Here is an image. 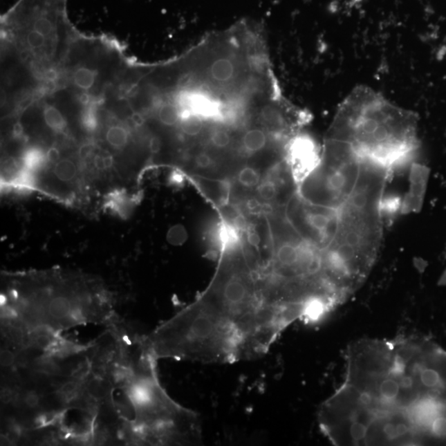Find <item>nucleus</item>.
<instances>
[{"mask_svg":"<svg viewBox=\"0 0 446 446\" xmlns=\"http://www.w3.org/2000/svg\"><path fill=\"white\" fill-rule=\"evenodd\" d=\"M61 159V153H59L58 149L56 147H50L46 153V162L53 165Z\"/></svg>","mask_w":446,"mask_h":446,"instance_id":"15","label":"nucleus"},{"mask_svg":"<svg viewBox=\"0 0 446 446\" xmlns=\"http://www.w3.org/2000/svg\"><path fill=\"white\" fill-rule=\"evenodd\" d=\"M24 127L19 122L15 123L14 127V133L16 137H19V136L23 134Z\"/></svg>","mask_w":446,"mask_h":446,"instance_id":"23","label":"nucleus"},{"mask_svg":"<svg viewBox=\"0 0 446 446\" xmlns=\"http://www.w3.org/2000/svg\"><path fill=\"white\" fill-rule=\"evenodd\" d=\"M322 151L308 135L300 133L292 140L287 151V163L292 178L299 185L320 163Z\"/></svg>","mask_w":446,"mask_h":446,"instance_id":"5","label":"nucleus"},{"mask_svg":"<svg viewBox=\"0 0 446 446\" xmlns=\"http://www.w3.org/2000/svg\"><path fill=\"white\" fill-rule=\"evenodd\" d=\"M317 418L335 445H446V352L416 335L351 343Z\"/></svg>","mask_w":446,"mask_h":446,"instance_id":"1","label":"nucleus"},{"mask_svg":"<svg viewBox=\"0 0 446 446\" xmlns=\"http://www.w3.org/2000/svg\"><path fill=\"white\" fill-rule=\"evenodd\" d=\"M266 172L261 171L256 164L246 162L238 165L229 178L231 191L237 189L242 194H254Z\"/></svg>","mask_w":446,"mask_h":446,"instance_id":"6","label":"nucleus"},{"mask_svg":"<svg viewBox=\"0 0 446 446\" xmlns=\"http://www.w3.org/2000/svg\"><path fill=\"white\" fill-rule=\"evenodd\" d=\"M266 82H265L264 83H266ZM264 83H262V84H264ZM261 84H260V86H261ZM258 86H257V87H258ZM256 88H257V87H256ZM250 91H252V89H250ZM249 91H248V92H249ZM246 93H248V92H246ZM244 95H245V93H244ZM243 95H242V96H243Z\"/></svg>","mask_w":446,"mask_h":446,"instance_id":"26","label":"nucleus"},{"mask_svg":"<svg viewBox=\"0 0 446 446\" xmlns=\"http://www.w3.org/2000/svg\"><path fill=\"white\" fill-rule=\"evenodd\" d=\"M19 281L3 304V317L28 331L46 330L57 334L70 327L107 317L105 301L73 280L42 277Z\"/></svg>","mask_w":446,"mask_h":446,"instance_id":"4","label":"nucleus"},{"mask_svg":"<svg viewBox=\"0 0 446 446\" xmlns=\"http://www.w3.org/2000/svg\"><path fill=\"white\" fill-rule=\"evenodd\" d=\"M12 398H14V393H12V391L8 389H3L1 391V399L2 402L4 403H8L10 402Z\"/></svg>","mask_w":446,"mask_h":446,"instance_id":"21","label":"nucleus"},{"mask_svg":"<svg viewBox=\"0 0 446 446\" xmlns=\"http://www.w3.org/2000/svg\"><path fill=\"white\" fill-rule=\"evenodd\" d=\"M106 140L110 146L115 149L124 148L129 141V133L124 127H110L106 133Z\"/></svg>","mask_w":446,"mask_h":446,"instance_id":"9","label":"nucleus"},{"mask_svg":"<svg viewBox=\"0 0 446 446\" xmlns=\"http://www.w3.org/2000/svg\"><path fill=\"white\" fill-rule=\"evenodd\" d=\"M1 364L3 367H10L15 361V355L10 351L4 350L1 351Z\"/></svg>","mask_w":446,"mask_h":446,"instance_id":"16","label":"nucleus"},{"mask_svg":"<svg viewBox=\"0 0 446 446\" xmlns=\"http://www.w3.org/2000/svg\"><path fill=\"white\" fill-rule=\"evenodd\" d=\"M93 167L99 171H108L104 161V154H97L93 159Z\"/></svg>","mask_w":446,"mask_h":446,"instance_id":"17","label":"nucleus"},{"mask_svg":"<svg viewBox=\"0 0 446 446\" xmlns=\"http://www.w3.org/2000/svg\"><path fill=\"white\" fill-rule=\"evenodd\" d=\"M44 121L49 129L62 133L66 127V121L61 112L53 106H46L44 113Z\"/></svg>","mask_w":446,"mask_h":446,"instance_id":"10","label":"nucleus"},{"mask_svg":"<svg viewBox=\"0 0 446 446\" xmlns=\"http://www.w3.org/2000/svg\"><path fill=\"white\" fill-rule=\"evenodd\" d=\"M95 79L96 72L86 67L80 68L74 74L75 86L80 89H86V91L93 87Z\"/></svg>","mask_w":446,"mask_h":446,"instance_id":"11","label":"nucleus"},{"mask_svg":"<svg viewBox=\"0 0 446 446\" xmlns=\"http://www.w3.org/2000/svg\"><path fill=\"white\" fill-rule=\"evenodd\" d=\"M28 44L32 48H40L42 46L45 44L46 39L45 36L41 35V33L36 31V30H32L28 34L27 37Z\"/></svg>","mask_w":446,"mask_h":446,"instance_id":"12","label":"nucleus"},{"mask_svg":"<svg viewBox=\"0 0 446 446\" xmlns=\"http://www.w3.org/2000/svg\"><path fill=\"white\" fill-rule=\"evenodd\" d=\"M89 97L86 93H84L82 96H80V102H82V104H86L89 103Z\"/></svg>","mask_w":446,"mask_h":446,"instance_id":"24","label":"nucleus"},{"mask_svg":"<svg viewBox=\"0 0 446 446\" xmlns=\"http://www.w3.org/2000/svg\"><path fill=\"white\" fill-rule=\"evenodd\" d=\"M210 286L149 335L158 359L232 364L266 353L288 326L267 300L260 268L241 241L221 246Z\"/></svg>","mask_w":446,"mask_h":446,"instance_id":"2","label":"nucleus"},{"mask_svg":"<svg viewBox=\"0 0 446 446\" xmlns=\"http://www.w3.org/2000/svg\"><path fill=\"white\" fill-rule=\"evenodd\" d=\"M184 231H182V228L178 229V227H175L171 229V232L169 233V241L174 244L181 243L184 241Z\"/></svg>","mask_w":446,"mask_h":446,"instance_id":"14","label":"nucleus"},{"mask_svg":"<svg viewBox=\"0 0 446 446\" xmlns=\"http://www.w3.org/2000/svg\"><path fill=\"white\" fill-rule=\"evenodd\" d=\"M131 119L134 124L138 127L142 126L144 124V122H145L142 114H140L139 113H134L133 115H131Z\"/></svg>","mask_w":446,"mask_h":446,"instance_id":"22","label":"nucleus"},{"mask_svg":"<svg viewBox=\"0 0 446 446\" xmlns=\"http://www.w3.org/2000/svg\"><path fill=\"white\" fill-rule=\"evenodd\" d=\"M158 119L165 126L178 125L181 120V109L176 104L165 103L159 109Z\"/></svg>","mask_w":446,"mask_h":446,"instance_id":"8","label":"nucleus"},{"mask_svg":"<svg viewBox=\"0 0 446 446\" xmlns=\"http://www.w3.org/2000/svg\"><path fill=\"white\" fill-rule=\"evenodd\" d=\"M95 146L92 143H86L80 147L78 154L80 159L86 160L91 158L93 154H95Z\"/></svg>","mask_w":446,"mask_h":446,"instance_id":"13","label":"nucleus"},{"mask_svg":"<svg viewBox=\"0 0 446 446\" xmlns=\"http://www.w3.org/2000/svg\"><path fill=\"white\" fill-rule=\"evenodd\" d=\"M25 402L30 407H35L38 405V402H39V398H38L36 394L30 393L25 398Z\"/></svg>","mask_w":446,"mask_h":446,"instance_id":"20","label":"nucleus"},{"mask_svg":"<svg viewBox=\"0 0 446 446\" xmlns=\"http://www.w3.org/2000/svg\"><path fill=\"white\" fill-rule=\"evenodd\" d=\"M77 389L78 384L76 382H69V383L64 384L61 390L65 396H70V395L75 393Z\"/></svg>","mask_w":446,"mask_h":446,"instance_id":"19","label":"nucleus"},{"mask_svg":"<svg viewBox=\"0 0 446 446\" xmlns=\"http://www.w3.org/2000/svg\"><path fill=\"white\" fill-rule=\"evenodd\" d=\"M161 145L162 143L158 137H152L149 141V150L152 154H158L161 150Z\"/></svg>","mask_w":446,"mask_h":446,"instance_id":"18","label":"nucleus"},{"mask_svg":"<svg viewBox=\"0 0 446 446\" xmlns=\"http://www.w3.org/2000/svg\"><path fill=\"white\" fill-rule=\"evenodd\" d=\"M46 76H48V78L50 80H54L56 78V73H55V71H50Z\"/></svg>","mask_w":446,"mask_h":446,"instance_id":"25","label":"nucleus"},{"mask_svg":"<svg viewBox=\"0 0 446 446\" xmlns=\"http://www.w3.org/2000/svg\"><path fill=\"white\" fill-rule=\"evenodd\" d=\"M53 174L59 183L70 184L77 178L79 168L74 160L64 158L53 164Z\"/></svg>","mask_w":446,"mask_h":446,"instance_id":"7","label":"nucleus"},{"mask_svg":"<svg viewBox=\"0 0 446 446\" xmlns=\"http://www.w3.org/2000/svg\"><path fill=\"white\" fill-rule=\"evenodd\" d=\"M418 118L372 89H354L339 108L326 138L393 172L413 160L419 147Z\"/></svg>","mask_w":446,"mask_h":446,"instance_id":"3","label":"nucleus"}]
</instances>
